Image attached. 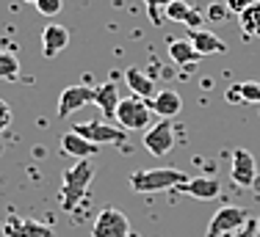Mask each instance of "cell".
Here are the masks:
<instances>
[{
    "label": "cell",
    "mask_w": 260,
    "mask_h": 237,
    "mask_svg": "<svg viewBox=\"0 0 260 237\" xmlns=\"http://www.w3.org/2000/svg\"><path fill=\"white\" fill-rule=\"evenodd\" d=\"M91 179H94V166H91V160H78L75 166H70L64 171V182H61V210H64V213H72V210L83 202Z\"/></svg>",
    "instance_id": "cell-1"
},
{
    "label": "cell",
    "mask_w": 260,
    "mask_h": 237,
    "mask_svg": "<svg viewBox=\"0 0 260 237\" xmlns=\"http://www.w3.org/2000/svg\"><path fill=\"white\" fill-rule=\"evenodd\" d=\"M185 182H188V177L183 171H177V168H141V171L130 174V188L136 193L177 190Z\"/></svg>",
    "instance_id": "cell-2"
},
{
    "label": "cell",
    "mask_w": 260,
    "mask_h": 237,
    "mask_svg": "<svg viewBox=\"0 0 260 237\" xmlns=\"http://www.w3.org/2000/svg\"><path fill=\"white\" fill-rule=\"evenodd\" d=\"M150 118H152L150 102L141 97H127L116 108V124H122L125 133H130V130H147Z\"/></svg>",
    "instance_id": "cell-3"
},
{
    "label": "cell",
    "mask_w": 260,
    "mask_h": 237,
    "mask_svg": "<svg viewBox=\"0 0 260 237\" xmlns=\"http://www.w3.org/2000/svg\"><path fill=\"white\" fill-rule=\"evenodd\" d=\"M78 135H83L86 141H91L94 146H103V143H125L127 133L122 127H114L108 122H80V124H72Z\"/></svg>",
    "instance_id": "cell-4"
},
{
    "label": "cell",
    "mask_w": 260,
    "mask_h": 237,
    "mask_svg": "<svg viewBox=\"0 0 260 237\" xmlns=\"http://www.w3.org/2000/svg\"><path fill=\"white\" fill-rule=\"evenodd\" d=\"M91 237H133L127 215L119 213L116 207H105L91 226Z\"/></svg>",
    "instance_id": "cell-5"
},
{
    "label": "cell",
    "mask_w": 260,
    "mask_h": 237,
    "mask_svg": "<svg viewBox=\"0 0 260 237\" xmlns=\"http://www.w3.org/2000/svg\"><path fill=\"white\" fill-rule=\"evenodd\" d=\"M144 149L155 157H164L175 149V124L172 118H160L158 124H152L144 133Z\"/></svg>",
    "instance_id": "cell-6"
},
{
    "label": "cell",
    "mask_w": 260,
    "mask_h": 237,
    "mask_svg": "<svg viewBox=\"0 0 260 237\" xmlns=\"http://www.w3.org/2000/svg\"><path fill=\"white\" fill-rule=\"evenodd\" d=\"M83 105H94V86H89V83H78V86H70V89L61 91L55 113H58V118H67L75 110H80Z\"/></svg>",
    "instance_id": "cell-7"
},
{
    "label": "cell",
    "mask_w": 260,
    "mask_h": 237,
    "mask_svg": "<svg viewBox=\"0 0 260 237\" xmlns=\"http://www.w3.org/2000/svg\"><path fill=\"white\" fill-rule=\"evenodd\" d=\"M246 221H249V210H244V207H221L219 213L210 218L208 237H221L227 232H238Z\"/></svg>",
    "instance_id": "cell-8"
},
{
    "label": "cell",
    "mask_w": 260,
    "mask_h": 237,
    "mask_svg": "<svg viewBox=\"0 0 260 237\" xmlns=\"http://www.w3.org/2000/svg\"><path fill=\"white\" fill-rule=\"evenodd\" d=\"M230 177L238 188H252L257 179V163L252 157V152L246 149H235L233 152V168H230Z\"/></svg>",
    "instance_id": "cell-9"
},
{
    "label": "cell",
    "mask_w": 260,
    "mask_h": 237,
    "mask_svg": "<svg viewBox=\"0 0 260 237\" xmlns=\"http://www.w3.org/2000/svg\"><path fill=\"white\" fill-rule=\"evenodd\" d=\"M3 234L6 237H53V229L47 223L30 221V218L9 215V221L3 223Z\"/></svg>",
    "instance_id": "cell-10"
},
{
    "label": "cell",
    "mask_w": 260,
    "mask_h": 237,
    "mask_svg": "<svg viewBox=\"0 0 260 237\" xmlns=\"http://www.w3.org/2000/svg\"><path fill=\"white\" fill-rule=\"evenodd\" d=\"M67 45H70V30H67L64 25L50 22L42 30V55H45V58H55Z\"/></svg>",
    "instance_id": "cell-11"
},
{
    "label": "cell",
    "mask_w": 260,
    "mask_h": 237,
    "mask_svg": "<svg viewBox=\"0 0 260 237\" xmlns=\"http://www.w3.org/2000/svg\"><path fill=\"white\" fill-rule=\"evenodd\" d=\"M61 152L72 154L75 160H89V157H94V154L100 152V146H94V143L86 141L83 135H78L75 130H70V133L61 135Z\"/></svg>",
    "instance_id": "cell-12"
},
{
    "label": "cell",
    "mask_w": 260,
    "mask_h": 237,
    "mask_svg": "<svg viewBox=\"0 0 260 237\" xmlns=\"http://www.w3.org/2000/svg\"><path fill=\"white\" fill-rule=\"evenodd\" d=\"M150 110L155 116H160V118H175L183 110V99H180L177 91H172V89L158 91V94L150 99Z\"/></svg>",
    "instance_id": "cell-13"
},
{
    "label": "cell",
    "mask_w": 260,
    "mask_h": 237,
    "mask_svg": "<svg viewBox=\"0 0 260 237\" xmlns=\"http://www.w3.org/2000/svg\"><path fill=\"white\" fill-rule=\"evenodd\" d=\"M119 89H116L114 80H108V83L103 86H94V105L103 110L105 118H116V108H119Z\"/></svg>",
    "instance_id": "cell-14"
},
{
    "label": "cell",
    "mask_w": 260,
    "mask_h": 237,
    "mask_svg": "<svg viewBox=\"0 0 260 237\" xmlns=\"http://www.w3.org/2000/svg\"><path fill=\"white\" fill-rule=\"evenodd\" d=\"M125 83H127V89L133 91V97H141V99H147V102L158 94V91H155V80H152L150 74H144L141 69H136V66L125 69Z\"/></svg>",
    "instance_id": "cell-15"
},
{
    "label": "cell",
    "mask_w": 260,
    "mask_h": 237,
    "mask_svg": "<svg viewBox=\"0 0 260 237\" xmlns=\"http://www.w3.org/2000/svg\"><path fill=\"white\" fill-rule=\"evenodd\" d=\"M177 190L188 193V196H194V199H202V202H210V199H216L221 193V185H219V179H213V177H197V179H188L185 185H180Z\"/></svg>",
    "instance_id": "cell-16"
},
{
    "label": "cell",
    "mask_w": 260,
    "mask_h": 237,
    "mask_svg": "<svg viewBox=\"0 0 260 237\" xmlns=\"http://www.w3.org/2000/svg\"><path fill=\"white\" fill-rule=\"evenodd\" d=\"M191 45H194V50H197L200 55H221V53H227V45H224V42H221L216 33L205 30V28L191 30Z\"/></svg>",
    "instance_id": "cell-17"
},
{
    "label": "cell",
    "mask_w": 260,
    "mask_h": 237,
    "mask_svg": "<svg viewBox=\"0 0 260 237\" xmlns=\"http://www.w3.org/2000/svg\"><path fill=\"white\" fill-rule=\"evenodd\" d=\"M169 58H172V64H177V66H191V64H197L202 55L194 50L191 39H175V42H169Z\"/></svg>",
    "instance_id": "cell-18"
},
{
    "label": "cell",
    "mask_w": 260,
    "mask_h": 237,
    "mask_svg": "<svg viewBox=\"0 0 260 237\" xmlns=\"http://www.w3.org/2000/svg\"><path fill=\"white\" fill-rule=\"evenodd\" d=\"M17 77H20V58L9 50H0V80L14 83Z\"/></svg>",
    "instance_id": "cell-19"
},
{
    "label": "cell",
    "mask_w": 260,
    "mask_h": 237,
    "mask_svg": "<svg viewBox=\"0 0 260 237\" xmlns=\"http://www.w3.org/2000/svg\"><path fill=\"white\" fill-rule=\"evenodd\" d=\"M241 30L246 36H252V39H260V3H252L241 14Z\"/></svg>",
    "instance_id": "cell-20"
},
{
    "label": "cell",
    "mask_w": 260,
    "mask_h": 237,
    "mask_svg": "<svg viewBox=\"0 0 260 237\" xmlns=\"http://www.w3.org/2000/svg\"><path fill=\"white\" fill-rule=\"evenodd\" d=\"M188 14H191V6L185 3V0H172V3L166 6V11H164V17L169 22H185Z\"/></svg>",
    "instance_id": "cell-21"
},
{
    "label": "cell",
    "mask_w": 260,
    "mask_h": 237,
    "mask_svg": "<svg viewBox=\"0 0 260 237\" xmlns=\"http://www.w3.org/2000/svg\"><path fill=\"white\" fill-rule=\"evenodd\" d=\"M147 3V11H150V20H152V25H160L166 20L164 17V11H166V6L172 3V0H144Z\"/></svg>",
    "instance_id": "cell-22"
},
{
    "label": "cell",
    "mask_w": 260,
    "mask_h": 237,
    "mask_svg": "<svg viewBox=\"0 0 260 237\" xmlns=\"http://www.w3.org/2000/svg\"><path fill=\"white\" fill-rule=\"evenodd\" d=\"M61 6H64V0H36V11H39L42 17L61 14Z\"/></svg>",
    "instance_id": "cell-23"
},
{
    "label": "cell",
    "mask_w": 260,
    "mask_h": 237,
    "mask_svg": "<svg viewBox=\"0 0 260 237\" xmlns=\"http://www.w3.org/2000/svg\"><path fill=\"white\" fill-rule=\"evenodd\" d=\"M238 89L244 102H260V83H241Z\"/></svg>",
    "instance_id": "cell-24"
},
{
    "label": "cell",
    "mask_w": 260,
    "mask_h": 237,
    "mask_svg": "<svg viewBox=\"0 0 260 237\" xmlns=\"http://www.w3.org/2000/svg\"><path fill=\"white\" fill-rule=\"evenodd\" d=\"M227 6H221V3H210L208 6V11H205V17L208 20H213V22H224L227 20Z\"/></svg>",
    "instance_id": "cell-25"
},
{
    "label": "cell",
    "mask_w": 260,
    "mask_h": 237,
    "mask_svg": "<svg viewBox=\"0 0 260 237\" xmlns=\"http://www.w3.org/2000/svg\"><path fill=\"white\" fill-rule=\"evenodd\" d=\"M252 3H255V0H224V6L230 9V14H238V17L244 14V11L249 9Z\"/></svg>",
    "instance_id": "cell-26"
},
{
    "label": "cell",
    "mask_w": 260,
    "mask_h": 237,
    "mask_svg": "<svg viewBox=\"0 0 260 237\" xmlns=\"http://www.w3.org/2000/svg\"><path fill=\"white\" fill-rule=\"evenodd\" d=\"M11 108H9V102H3V99H0V133H6V130L11 127Z\"/></svg>",
    "instance_id": "cell-27"
},
{
    "label": "cell",
    "mask_w": 260,
    "mask_h": 237,
    "mask_svg": "<svg viewBox=\"0 0 260 237\" xmlns=\"http://www.w3.org/2000/svg\"><path fill=\"white\" fill-rule=\"evenodd\" d=\"M233 237H257V218H249Z\"/></svg>",
    "instance_id": "cell-28"
},
{
    "label": "cell",
    "mask_w": 260,
    "mask_h": 237,
    "mask_svg": "<svg viewBox=\"0 0 260 237\" xmlns=\"http://www.w3.org/2000/svg\"><path fill=\"white\" fill-rule=\"evenodd\" d=\"M200 22H202V14H200V11H197V9H191V14L188 17H185V25H191V28H200Z\"/></svg>",
    "instance_id": "cell-29"
},
{
    "label": "cell",
    "mask_w": 260,
    "mask_h": 237,
    "mask_svg": "<svg viewBox=\"0 0 260 237\" xmlns=\"http://www.w3.org/2000/svg\"><path fill=\"white\" fill-rule=\"evenodd\" d=\"M227 102H233V105L244 102V99H241V89H238V86H233V89H227Z\"/></svg>",
    "instance_id": "cell-30"
},
{
    "label": "cell",
    "mask_w": 260,
    "mask_h": 237,
    "mask_svg": "<svg viewBox=\"0 0 260 237\" xmlns=\"http://www.w3.org/2000/svg\"><path fill=\"white\" fill-rule=\"evenodd\" d=\"M25 3H34V6H36V0H25Z\"/></svg>",
    "instance_id": "cell-31"
},
{
    "label": "cell",
    "mask_w": 260,
    "mask_h": 237,
    "mask_svg": "<svg viewBox=\"0 0 260 237\" xmlns=\"http://www.w3.org/2000/svg\"><path fill=\"white\" fill-rule=\"evenodd\" d=\"M257 232H260V218H257Z\"/></svg>",
    "instance_id": "cell-32"
},
{
    "label": "cell",
    "mask_w": 260,
    "mask_h": 237,
    "mask_svg": "<svg viewBox=\"0 0 260 237\" xmlns=\"http://www.w3.org/2000/svg\"><path fill=\"white\" fill-rule=\"evenodd\" d=\"M255 3H260V0H255Z\"/></svg>",
    "instance_id": "cell-33"
},
{
    "label": "cell",
    "mask_w": 260,
    "mask_h": 237,
    "mask_svg": "<svg viewBox=\"0 0 260 237\" xmlns=\"http://www.w3.org/2000/svg\"><path fill=\"white\" fill-rule=\"evenodd\" d=\"M133 237H139V234H133Z\"/></svg>",
    "instance_id": "cell-34"
}]
</instances>
